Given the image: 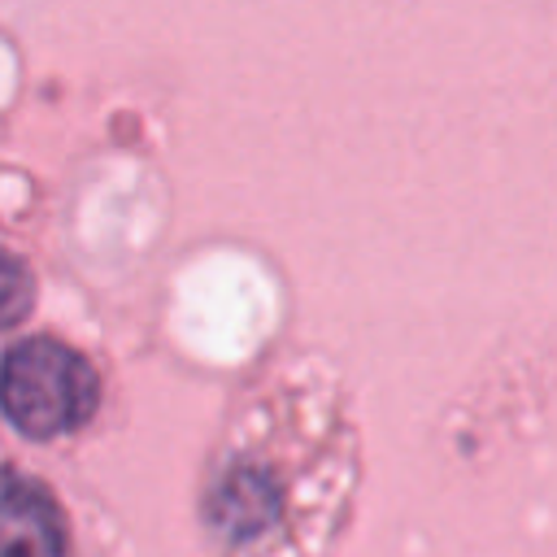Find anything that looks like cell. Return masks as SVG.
<instances>
[{"instance_id":"1","label":"cell","mask_w":557,"mask_h":557,"mask_svg":"<svg viewBox=\"0 0 557 557\" xmlns=\"http://www.w3.org/2000/svg\"><path fill=\"white\" fill-rule=\"evenodd\" d=\"M100 379L91 361L48 335L22 339L0 357V409L30 440H57L91 422Z\"/></svg>"},{"instance_id":"2","label":"cell","mask_w":557,"mask_h":557,"mask_svg":"<svg viewBox=\"0 0 557 557\" xmlns=\"http://www.w3.org/2000/svg\"><path fill=\"white\" fill-rule=\"evenodd\" d=\"M0 557H70L57 496L13 466H0Z\"/></svg>"},{"instance_id":"3","label":"cell","mask_w":557,"mask_h":557,"mask_svg":"<svg viewBox=\"0 0 557 557\" xmlns=\"http://www.w3.org/2000/svg\"><path fill=\"white\" fill-rule=\"evenodd\" d=\"M213 522L231 535V540H248L257 531H265L274 518H278V487L265 470L257 466H239L231 470L218 492H213V505H209Z\"/></svg>"},{"instance_id":"4","label":"cell","mask_w":557,"mask_h":557,"mask_svg":"<svg viewBox=\"0 0 557 557\" xmlns=\"http://www.w3.org/2000/svg\"><path fill=\"white\" fill-rule=\"evenodd\" d=\"M30 309H35V274L17 252L0 248V331L22 326Z\"/></svg>"}]
</instances>
